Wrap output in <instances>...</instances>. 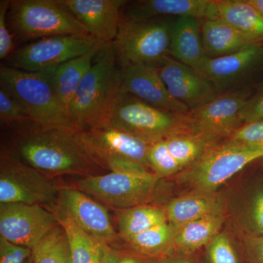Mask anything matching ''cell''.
Segmentation results:
<instances>
[{"label": "cell", "mask_w": 263, "mask_h": 263, "mask_svg": "<svg viewBox=\"0 0 263 263\" xmlns=\"http://www.w3.org/2000/svg\"><path fill=\"white\" fill-rule=\"evenodd\" d=\"M160 179L148 169L137 172H110L80 177L73 187L105 207L122 210L149 203Z\"/></svg>", "instance_id": "6"}, {"label": "cell", "mask_w": 263, "mask_h": 263, "mask_svg": "<svg viewBox=\"0 0 263 263\" xmlns=\"http://www.w3.org/2000/svg\"><path fill=\"white\" fill-rule=\"evenodd\" d=\"M32 263H72L65 230L59 223L32 249Z\"/></svg>", "instance_id": "30"}, {"label": "cell", "mask_w": 263, "mask_h": 263, "mask_svg": "<svg viewBox=\"0 0 263 263\" xmlns=\"http://www.w3.org/2000/svg\"><path fill=\"white\" fill-rule=\"evenodd\" d=\"M160 263H194L191 259L183 254H172L169 257L160 259Z\"/></svg>", "instance_id": "42"}, {"label": "cell", "mask_w": 263, "mask_h": 263, "mask_svg": "<svg viewBox=\"0 0 263 263\" xmlns=\"http://www.w3.org/2000/svg\"><path fill=\"white\" fill-rule=\"evenodd\" d=\"M228 140L247 146L262 147L263 120L243 123Z\"/></svg>", "instance_id": "34"}, {"label": "cell", "mask_w": 263, "mask_h": 263, "mask_svg": "<svg viewBox=\"0 0 263 263\" xmlns=\"http://www.w3.org/2000/svg\"><path fill=\"white\" fill-rule=\"evenodd\" d=\"M249 232L248 233L263 236V189L254 193L251 200L248 214Z\"/></svg>", "instance_id": "36"}, {"label": "cell", "mask_w": 263, "mask_h": 263, "mask_svg": "<svg viewBox=\"0 0 263 263\" xmlns=\"http://www.w3.org/2000/svg\"><path fill=\"white\" fill-rule=\"evenodd\" d=\"M263 61V46L252 43L226 56L205 57L196 69L216 89L236 82L258 67Z\"/></svg>", "instance_id": "18"}, {"label": "cell", "mask_w": 263, "mask_h": 263, "mask_svg": "<svg viewBox=\"0 0 263 263\" xmlns=\"http://www.w3.org/2000/svg\"><path fill=\"white\" fill-rule=\"evenodd\" d=\"M201 34L208 57L226 56L254 43L219 18L204 19Z\"/></svg>", "instance_id": "22"}, {"label": "cell", "mask_w": 263, "mask_h": 263, "mask_svg": "<svg viewBox=\"0 0 263 263\" xmlns=\"http://www.w3.org/2000/svg\"><path fill=\"white\" fill-rule=\"evenodd\" d=\"M103 45L98 43L86 54L71 60L49 72L57 96L69 113L70 103L76 90L91 69L95 57Z\"/></svg>", "instance_id": "23"}, {"label": "cell", "mask_w": 263, "mask_h": 263, "mask_svg": "<svg viewBox=\"0 0 263 263\" xmlns=\"http://www.w3.org/2000/svg\"><path fill=\"white\" fill-rule=\"evenodd\" d=\"M59 223L57 214L42 205L0 203V237L13 245L32 249Z\"/></svg>", "instance_id": "14"}, {"label": "cell", "mask_w": 263, "mask_h": 263, "mask_svg": "<svg viewBox=\"0 0 263 263\" xmlns=\"http://www.w3.org/2000/svg\"><path fill=\"white\" fill-rule=\"evenodd\" d=\"M163 139L170 155L182 171L195 164L211 147L217 144L207 137L194 133H179Z\"/></svg>", "instance_id": "28"}, {"label": "cell", "mask_w": 263, "mask_h": 263, "mask_svg": "<svg viewBox=\"0 0 263 263\" xmlns=\"http://www.w3.org/2000/svg\"><path fill=\"white\" fill-rule=\"evenodd\" d=\"M32 249L13 245L0 237V263H26Z\"/></svg>", "instance_id": "37"}, {"label": "cell", "mask_w": 263, "mask_h": 263, "mask_svg": "<svg viewBox=\"0 0 263 263\" xmlns=\"http://www.w3.org/2000/svg\"><path fill=\"white\" fill-rule=\"evenodd\" d=\"M169 53L174 60L196 70L206 54L202 44L199 19L179 17L172 24Z\"/></svg>", "instance_id": "21"}, {"label": "cell", "mask_w": 263, "mask_h": 263, "mask_svg": "<svg viewBox=\"0 0 263 263\" xmlns=\"http://www.w3.org/2000/svg\"><path fill=\"white\" fill-rule=\"evenodd\" d=\"M47 175L4 149L0 156V203L40 205L53 212L60 187Z\"/></svg>", "instance_id": "9"}, {"label": "cell", "mask_w": 263, "mask_h": 263, "mask_svg": "<svg viewBox=\"0 0 263 263\" xmlns=\"http://www.w3.org/2000/svg\"><path fill=\"white\" fill-rule=\"evenodd\" d=\"M120 263H160V259L150 258L129 251L122 250Z\"/></svg>", "instance_id": "40"}, {"label": "cell", "mask_w": 263, "mask_h": 263, "mask_svg": "<svg viewBox=\"0 0 263 263\" xmlns=\"http://www.w3.org/2000/svg\"><path fill=\"white\" fill-rule=\"evenodd\" d=\"M117 211L119 235L124 241L167 221L164 209L149 203Z\"/></svg>", "instance_id": "27"}, {"label": "cell", "mask_w": 263, "mask_h": 263, "mask_svg": "<svg viewBox=\"0 0 263 263\" xmlns=\"http://www.w3.org/2000/svg\"><path fill=\"white\" fill-rule=\"evenodd\" d=\"M172 24L164 18L122 17L113 48L121 68L136 64L158 66L169 53Z\"/></svg>", "instance_id": "5"}, {"label": "cell", "mask_w": 263, "mask_h": 263, "mask_svg": "<svg viewBox=\"0 0 263 263\" xmlns=\"http://www.w3.org/2000/svg\"><path fill=\"white\" fill-rule=\"evenodd\" d=\"M0 82L14 93L36 124L80 133L57 96L49 72H27L2 65Z\"/></svg>", "instance_id": "3"}, {"label": "cell", "mask_w": 263, "mask_h": 263, "mask_svg": "<svg viewBox=\"0 0 263 263\" xmlns=\"http://www.w3.org/2000/svg\"><path fill=\"white\" fill-rule=\"evenodd\" d=\"M226 221L224 214L211 216L191 221L176 229L175 235V252L187 255L206 247L220 233Z\"/></svg>", "instance_id": "25"}, {"label": "cell", "mask_w": 263, "mask_h": 263, "mask_svg": "<svg viewBox=\"0 0 263 263\" xmlns=\"http://www.w3.org/2000/svg\"><path fill=\"white\" fill-rule=\"evenodd\" d=\"M147 159L148 167L160 179L182 172L179 164L170 155L163 138L151 143Z\"/></svg>", "instance_id": "32"}, {"label": "cell", "mask_w": 263, "mask_h": 263, "mask_svg": "<svg viewBox=\"0 0 263 263\" xmlns=\"http://www.w3.org/2000/svg\"><path fill=\"white\" fill-rule=\"evenodd\" d=\"M10 1H0V59L7 60L15 51L14 37L10 32L8 24V10Z\"/></svg>", "instance_id": "35"}, {"label": "cell", "mask_w": 263, "mask_h": 263, "mask_svg": "<svg viewBox=\"0 0 263 263\" xmlns=\"http://www.w3.org/2000/svg\"><path fill=\"white\" fill-rule=\"evenodd\" d=\"M248 1L263 16V0H248Z\"/></svg>", "instance_id": "43"}, {"label": "cell", "mask_w": 263, "mask_h": 263, "mask_svg": "<svg viewBox=\"0 0 263 263\" xmlns=\"http://www.w3.org/2000/svg\"><path fill=\"white\" fill-rule=\"evenodd\" d=\"M218 18L252 40L263 41V16L248 0H216Z\"/></svg>", "instance_id": "24"}, {"label": "cell", "mask_w": 263, "mask_h": 263, "mask_svg": "<svg viewBox=\"0 0 263 263\" xmlns=\"http://www.w3.org/2000/svg\"><path fill=\"white\" fill-rule=\"evenodd\" d=\"M26 263H32V257H29Z\"/></svg>", "instance_id": "44"}, {"label": "cell", "mask_w": 263, "mask_h": 263, "mask_svg": "<svg viewBox=\"0 0 263 263\" xmlns=\"http://www.w3.org/2000/svg\"><path fill=\"white\" fill-rule=\"evenodd\" d=\"M161 79L173 98L193 110L216 95L215 88L192 67L167 57L157 66Z\"/></svg>", "instance_id": "17"}, {"label": "cell", "mask_w": 263, "mask_h": 263, "mask_svg": "<svg viewBox=\"0 0 263 263\" xmlns=\"http://www.w3.org/2000/svg\"><path fill=\"white\" fill-rule=\"evenodd\" d=\"M102 44L113 43L122 21L124 0H60Z\"/></svg>", "instance_id": "15"}, {"label": "cell", "mask_w": 263, "mask_h": 263, "mask_svg": "<svg viewBox=\"0 0 263 263\" xmlns=\"http://www.w3.org/2000/svg\"><path fill=\"white\" fill-rule=\"evenodd\" d=\"M169 15L202 20L218 18L216 0H144L129 3L127 7L124 5L122 14V18L136 20Z\"/></svg>", "instance_id": "19"}, {"label": "cell", "mask_w": 263, "mask_h": 263, "mask_svg": "<svg viewBox=\"0 0 263 263\" xmlns=\"http://www.w3.org/2000/svg\"><path fill=\"white\" fill-rule=\"evenodd\" d=\"M122 92L133 95L155 108L181 115L190 109L173 98L155 66L136 64L123 67Z\"/></svg>", "instance_id": "16"}, {"label": "cell", "mask_w": 263, "mask_h": 263, "mask_svg": "<svg viewBox=\"0 0 263 263\" xmlns=\"http://www.w3.org/2000/svg\"><path fill=\"white\" fill-rule=\"evenodd\" d=\"M122 250L105 245L104 247L103 258L100 263H120Z\"/></svg>", "instance_id": "41"}, {"label": "cell", "mask_w": 263, "mask_h": 263, "mask_svg": "<svg viewBox=\"0 0 263 263\" xmlns=\"http://www.w3.org/2000/svg\"><path fill=\"white\" fill-rule=\"evenodd\" d=\"M80 136L103 169L109 171L118 162H133L149 169L147 156L151 142L110 126L80 132Z\"/></svg>", "instance_id": "13"}, {"label": "cell", "mask_w": 263, "mask_h": 263, "mask_svg": "<svg viewBox=\"0 0 263 263\" xmlns=\"http://www.w3.org/2000/svg\"><path fill=\"white\" fill-rule=\"evenodd\" d=\"M241 122L263 120V90L249 97L240 114Z\"/></svg>", "instance_id": "38"}, {"label": "cell", "mask_w": 263, "mask_h": 263, "mask_svg": "<svg viewBox=\"0 0 263 263\" xmlns=\"http://www.w3.org/2000/svg\"><path fill=\"white\" fill-rule=\"evenodd\" d=\"M53 212L70 218L95 239L119 249V235L114 230L107 207L84 192L73 186L60 187Z\"/></svg>", "instance_id": "12"}, {"label": "cell", "mask_w": 263, "mask_h": 263, "mask_svg": "<svg viewBox=\"0 0 263 263\" xmlns=\"http://www.w3.org/2000/svg\"><path fill=\"white\" fill-rule=\"evenodd\" d=\"M7 129L2 149L49 177L104 174L105 170L90 155L80 133L43 127L34 122Z\"/></svg>", "instance_id": "1"}, {"label": "cell", "mask_w": 263, "mask_h": 263, "mask_svg": "<svg viewBox=\"0 0 263 263\" xmlns=\"http://www.w3.org/2000/svg\"><path fill=\"white\" fill-rule=\"evenodd\" d=\"M224 202L216 192L199 190L173 199L164 208L167 221L176 229L202 218L224 214Z\"/></svg>", "instance_id": "20"}, {"label": "cell", "mask_w": 263, "mask_h": 263, "mask_svg": "<svg viewBox=\"0 0 263 263\" xmlns=\"http://www.w3.org/2000/svg\"><path fill=\"white\" fill-rule=\"evenodd\" d=\"M70 245L72 263H100L105 243L85 233L70 218L58 216Z\"/></svg>", "instance_id": "29"}, {"label": "cell", "mask_w": 263, "mask_h": 263, "mask_svg": "<svg viewBox=\"0 0 263 263\" xmlns=\"http://www.w3.org/2000/svg\"><path fill=\"white\" fill-rule=\"evenodd\" d=\"M108 126L151 143L172 135L191 133L187 114L161 110L127 93L118 98Z\"/></svg>", "instance_id": "8"}, {"label": "cell", "mask_w": 263, "mask_h": 263, "mask_svg": "<svg viewBox=\"0 0 263 263\" xmlns=\"http://www.w3.org/2000/svg\"><path fill=\"white\" fill-rule=\"evenodd\" d=\"M209 263H240L229 237L219 233L206 246Z\"/></svg>", "instance_id": "33"}, {"label": "cell", "mask_w": 263, "mask_h": 263, "mask_svg": "<svg viewBox=\"0 0 263 263\" xmlns=\"http://www.w3.org/2000/svg\"><path fill=\"white\" fill-rule=\"evenodd\" d=\"M98 43L89 34L43 37L15 49L7 59L6 65L27 72H51L86 54Z\"/></svg>", "instance_id": "10"}, {"label": "cell", "mask_w": 263, "mask_h": 263, "mask_svg": "<svg viewBox=\"0 0 263 263\" xmlns=\"http://www.w3.org/2000/svg\"><path fill=\"white\" fill-rule=\"evenodd\" d=\"M263 157L262 147H251L227 140L211 147L193 165L178 174L193 190L216 192L247 164Z\"/></svg>", "instance_id": "7"}, {"label": "cell", "mask_w": 263, "mask_h": 263, "mask_svg": "<svg viewBox=\"0 0 263 263\" xmlns=\"http://www.w3.org/2000/svg\"><path fill=\"white\" fill-rule=\"evenodd\" d=\"M0 121L6 127L33 122L23 103L3 82H0Z\"/></svg>", "instance_id": "31"}, {"label": "cell", "mask_w": 263, "mask_h": 263, "mask_svg": "<svg viewBox=\"0 0 263 263\" xmlns=\"http://www.w3.org/2000/svg\"><path fill=\"white\" fill-rule=\"evenodd\" d=\"M122 84V70L113 45L104 44L70 103V117L79 132L108 125Z\"/></svg>", "instance_id": "2"}, {"label": "cell", "mask_w": 263, "mask_h": 263, "mask_svg": "<svg viewBox=\"0 0 263 263\" xmlns=\"http://www.w3.org/2000/svg\"><path fill=\"white\" fill-rule=\"evenodd\" d=\"M249 98L245 90L216 94L206 103L190 110L187 120L190 132L216 143L221 138H229L243 124L240 114Z\"/></svg>", "instance_id": "11"}, {"label": "cell", "mask_w": 263, "mask_h": 263, "mask_svg": "<svg viewBox=\"0 0 263 263\" xmlns=\"http://www.w3.org/2000/svg\"><path fill=\"white\" fill-rule=\"evenodd\" d=\"M176 228L168 221L159 224L124 240L129 252L150 257L162 259L175 253Z\"/></svg>", "instance_id": "26"}, {"label": "cell", "mask_w": 263, "mask_h": 263, "mask_svg": "<svg viewBox=\"0 0 263 263\" xmlns=\"http://www.w3.org/2000/svg\"><path fill=\"white\" fill-rule=\"evenodd\" d=\"M7 18L13 37L21 41L89 34L60 0H13Z\"/></svg>", "instance_id": "4"}, {"label": "cell", "mask_w": 263, "mask_h": 263, "mask_svg": "<svg viewBox=\"0 0 263 263\" xmlns=\"http://www.w3.org/2000/svg\"><path fill=\"white\" fill-rule=\"evenodd\" d=\"M243 241L249 263H263V236L247 233Z\"/></svg>", "instance_id": "39"}]
</instances>
